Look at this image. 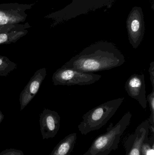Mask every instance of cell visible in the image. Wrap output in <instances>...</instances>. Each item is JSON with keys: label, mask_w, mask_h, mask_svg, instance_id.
Segmentation results:
<instances>
[{"label": "cell", "mask_w": 154, "mask_h": 155, "mask_svg": "<svg viewBox=\"0 0 154 155\" xmlns=\"http://www.w3.org/2000/svg\"><path fill=\"white\" fill-rule=\"evenodd\" d=\"M125 62L124 56L115 45L103 41L86 47L62 67L93 73L111 70Z\"/></svg>", "instance_id": "1"}, {"label": "cell", "mask_w": 154, "mask_h": 155, "mask_svg": "<svg viewBox=\"0 0 154 155\" xmlns=\"http://www.w3.org/2000/svg\"><path fill=\"white\" fill-rule=\"evenodd\" d=\"M124 99V97H122L110 100L85 114L78 126L81 134L87 135L104 127L115 114Z\"/></svg>", "instance_id": "2"}, {"label": "cell", "mask_w": 154, "mask_h": 155, "mask_svg": "<svg viewBox=\"0 0 154 155\" xmlns=\"http://www.w3.org/2000/svg\"><path fill=\"white\" fill-rule=\"evenodd\" d=\"M132 117L131 113L127 112L116 124L113 126L111 123L105 134L94 140L88 151L95 155L106 150L112 152L117 149L121 136L129 126Z\"/></svg>", "instance_id": "3"}, {"label": "cell", "mask_w": 154, "mask_h": 155, "mask_svg": "<svg viewBox=\"0 0 154 155\" xmlns=\"http://www.w3.org/2000/svg\"><path fill=\"white\" fill-rule=\"evenodd\" d=\"M102 77L93 73H85L75 69L63 68L58 69L52 75L54 85H87L96 83Z\"/></svg>", "instance_id": "4"}, {"label": "cell", "mask_w": 154, "mask_h": 155, "mask_svg": "<svg viewBox=\"0 0 154 155\" xmlns=\"http://www.w3.org/2000/svg\"><path fill=\"white\" fill-rule=\"evenodd\" d=\"M33 4L18 3L0 4V25L17 24L25 21L26 12L32 8Z\"/></svg>", "instance_id": "5"}, {"label": "cell", "mask_w": 154, "mask_h": 155, "mask_svg": "<svg viewBox=\"0 0 154 155\" xmlns=\"http://www.w3.org/2000/svg\"><path fill=\"white\" fill-rule=\"evenodd\" d=\"M149 127L147 119L138 125L135 131L127 137L125 143V155H141L142 144L149 137Z\"/></svg>", "instance_id": "6"}, {"label": "cell", "mask_w": 154, "mask_h": 155, "mask_svg": "<svg viewBox=\"0 0 154 155\" xmlns=\"http://www.w3.org/2000/svg\"><path fill=\"white\" fill-rule=\"evenodd\" d=\"M61 118L56 111L44 108L40 115L39 124L42 139L56 136L60 127Z\"/></svg>", "instance_id": "7"}, {"label": "cell", "mask_w": 154, "mask_h": 155, "mask_svg": "<svg viewBox=\"0 0 154 155\" xmlns=\"http://www.w3.org/2000/svg\"><path fill=\"white\" fill-rule=\"evenodd\" d=\"M47 75L45 68L39 69L35 72L21 92L20 97V110H23L36 96Z\"/></svg>", "instance_id": "8"}, {"label": "cell", "mask_w": 154, "mask_h": 155, "mask_svg": "<svg viewBox=\"0 0 154 155\" xmlns=\"http://www.w3.org/2000/svg\"><path fill=\"white\" fill-rule=\"evenodd\" d=\"M125 89L129 96L138 101L144 109L146 108L147 101L143 74L131 75L125 84Z\"/></svg>", "instance_id": "9"}, {"label": "cell", "mask_w": 154, "mask_h": 155, "mask_svg": "<svg viewBox=\"0 0 154 155\" xmlns=\"http://www.w3.org/2000/svg\"><path fill=\"white\" fill-rule=\"evenodd\" d=\"M127 29L130 43L134 49H137L142 41L144 35L141 15L138 10H134L128 16Z\"/></svg>", "instance_id": "10"}, {"label": "cell", "mask_w": 154, "mask_h": 155, "mask_svg": "<svg viewBox=\"0 0 154 155\" xmlns=\"http://www.w3.org/2000/svg\"><path fill=\"white\" fill-rule=\"evenodd\" d=\"M31 26L26 23L21 27L8 31L0 33V45L10 44L15 43L28 33V28Z\"/></svg>", "instance_id": "11"}, {"label": "cell", "mask_w": 154, "mask_h": 155, "mask_svg": "<svg viewBox=\"0 0 154 155\" xmlns=\"http://www.w3.org/2000/svg\"><path fill=\"white\" fill-rule=\"evenodd\" d=\"M77 139L76 133L68 135L56 145L50 155H70L74 149Z\"/></svg>", "instance_id": "12"}, {"label": "cell", "mask_w": 154, "mask_h": 155, "mask_svg": "<svg viewBox=\"0 0 154 155\" xmlns=\"http://www.w3.org/2000/svg\"><path fill=\"white\" fill-rule=\"evenodd\" d=\"M17 68V64L6 56L0 55V78L9 75Z\"/></svg>", "instance_id": "13"}, {"label": "cell", "mask_w": 154, "mask_h": 155, "mask_svg": "<svg viewBox=\"0 0 154 155\" xmlns=\"http://www.w3.org/2000/svg\"><path fill=\"white\" fill-rule=\"evenodd\" d=\"M152 134L142 144L141 155H154V134Z\"/></svg>", "instance_id": "14"}, {"label": "cell", "mask_w": 154, "mask_h": 155, "mask_svg": "<svg viewBox=\"0 0 154 155\" xmlns=\"http://www.w3.org/2000/svg\"><path fill=\"white\" fill-rule=\"evenodd\" d=\"M146 100L149 103L151 111V115L148 119L150 124L149 129L152 134H154V89H152V93L147 96Z\"/></svg>", "instance_id": "15"}, {"label": "cell", "mask_w": 154, "mask_h": 155, "mask_svg": "<svg viewBox=\"0 0 154 155\" xmlns=\"http://www.w3.org/2000/svg\"><path fill=\"white\" fill-rule=\"evenodd\" d=\"M23 24H9L5 25H0V33L8 31L14 29L21 27Z\"/></svg>", "instance_id": "16"}, {"label": "cell", "mask_w": 154, "mask_h": 155, "mask_svg": "<svg viewBox=\"0 0 154 155\" xmlns=\"http://www.w3.org/2000/svg\"><path fill=\"white\" fill-rule=\"evenodd\" d=\"M0 155H24V154L21 150L14 148H10L6 149L1 152Z\"/></svg>", "instance_id": "17"}, {"label": "cell", "mask_w": 154, "mask_h": 155, "mask_svg": "<svg viewBox=\"0 0 154 155\" xmlns=\"http://www.w3.org/2000/svg\"><path fill=\"white\" fill-rule=\"evenodd\" d=\"M149 72L150 73V79L152 86V89H154V62H152L150 63Z\"/></svg>", "instance_id": "18"}, {"label": "cell", "mask_w": 154, "mask_h": 155, "mask_svg": "<svg viewBox=\"0 0 154 155\" xmlns=\"http://www.w3.org/2000/svg\"><path fill=\"white\" fill-rule=\"evenodd\" d=\"M111 151H108V150H106V151H104V152H100V153H98L97 154L95 155H108L110 153H111ZM81 155H92L90 153V152H89L88 151H87L86 153L83 154Z\"/></svg>", "instance_id": "19"}, {"label": "cell", "mask_w": 154, "mask_h": 155, "mask_svg": "<svg viewBox=\"0 0 154 155\" xmlns=\"http://www.w3.org/2000/svg\"><path fill=\"white\" fill-rule=\"evenodd\" d=\"M4 118V115L2 113V111L0 110V124L2 122Z\"/></svg>", "instance_id": "20"}]
</instances>
